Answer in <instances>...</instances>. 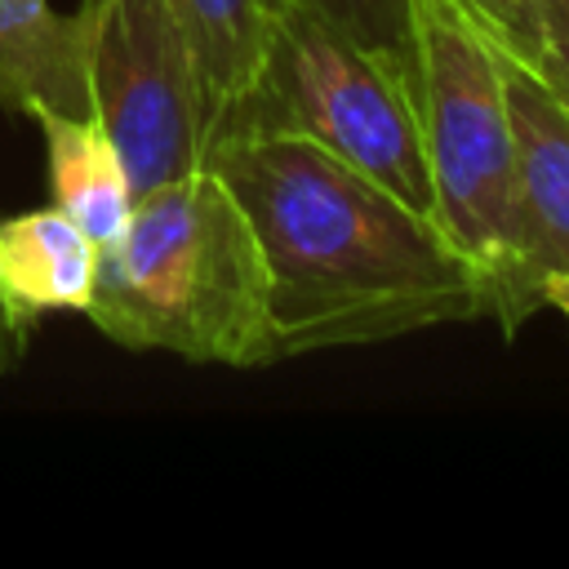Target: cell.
<instances>
[{"mask_svg":"<svg viewBox=\"0 0 569 569\" xmlns=\"http://www.w3.org/2000/svg\"><path fill=\"white\" fill-rule=\"evenodd\" d=\"M258 231L276 360L485 320V280L436 218L289 133H236L209 156Z\"/></svg>","mask_w":569,"mask_h":569,"instance_id":"obj_1","label":"cell"},{"mask_svg":"<svg viewBox=\"0 0 569 569\" xmlns=\"http://www.w3.org/2000/svg\"><path fill=\"white\" fill-rule=\"evenodd\" d=\"M84 316L129 351L222 369L276 365L267 258L231 182L204 164L138 191L120 240L98 249Z\"/></svg>","mask_w":569,"mask_h":569,"instance_id":"obj_2","label":"cell"},{"mask_svg":"<svg viewBox=\"0 0 569 569\" xmlns=\"http://www.w3.org/2000/svg\"><path fill=\"white\" fill-rule=\"evenodd\" d=\"M236 133L307 138L436 218L413 67L351 40L302 0H276L262 76Z\"/></svg>","mask_w":569,"mask_h":569,"instance_id":"obj_3","label":"cell"},{"mask_svg":"<svg viewBox=\"0 0 569 569\" xmlns=\"http://www.w3.org/2000/svg\"><path fill=\"white\" fill-rule=\"evenodd\" d=\"M413 102L440 231L489 289L507 262L511 116L502 53L467 0H413Z\"/></svg>","mask_w":569,"mask_h":569,"instance_id":"obj_4","label":"cell"},{"mask_svg":"<svg viewBox=\"0 0 569 569\" xmlns=\"http://www.w3.org/2000/svg\"><path fill=\"white\" fill-rule=\"evenodd\" d=\"M89 111L116 142L133 196L204 169L200 76L173 0H80Z\"/></svg>","mask_w":569,"mask_h":569,"instance_id":"obj_5","label":"cell"},{"mask_svg":"<svg viewBox=\"0 0 569 569\" xmlns=\"http://www.w3.org/2000/svg\"><path fill=\"white\" fill-rule=\"evenodd\" d=\"M498 53L511 116V213L507 262L489 289L485 320L516 338L547 307L551 284L569 276V98L507 40H498Z\"/></svg>","mask_w":569,"mask_h":569,"instance_id":"obj_6","label":"cell"},{"mask_svg":"<svg viewBox=\"0 0 569 569\" xmlns=\"http://www.w3.org/2000/svg\"><path fill=\"white\" fill-rule=\"evenodd\" d=\"M93 276L98 244L58 204L0 218V298L27 329L49 311H84Z\"/></svg>","mask_w":569,"mask_h":569,"instance_id":"obj_7","label":"cell"},{"mask_svg":"<svg viewBox=\"0 0 569 569\" xmlns=\"http://www.w3.org/2000/svg\"><path fill=\"white\" fill-rule=\"evenodd\" d=\"M191 40L196 76H200V111H204V156L236 133L271 40L276 0H173Z\"/></svg>","mask_w":569,"mask_h":569,"instance_id":"obj_8","label":"cell"},{"mask_svg":"<svg viewBox=\"0 0 569 569\" xmlns=\"http://www.w3.org/2000/svg\"><path fill=\"white\" fill-rule=\"evenodd\" d=\"M31 120L44 138L49 204H58L98 249H107L111 240H120L133 209V182L116 142L93 111L40 107Z\"/></svg>","mask_w":569,"mask_h":569,"instance_id":"obj_9","label":"cell"},{"mask_svg":"<svg viewBox=\"0 0 569 569\" xmlns=\"http://www.w3.org/2000/svg\"><path fill=\"white\" fill-rule=\"evenodd\" d=\"M0 107L13 116L89 111L80 13H58L49 0H0Z\"/></svg>","mask_w":569,"mask_h":569,"instance_id":"obj_10","label":"cell"},{"mask_svg":"<svg viewBox=\"0 0 569 569\" xmlns=\"http://www.w3.org/2000/svg\"><path fill=\"white\" fill-rule=\"evenodd\" d=\"M493 36L520 49L569 98V0H520Z\"/></svg>","mask_w":569,"mask_h":569,"instance_id":"obj_11","label":"cell"},{"mask_svg":"<svg viewBox=\"0 0 569 569\" xmlns=\"http://www.w3.org/2000/svg\"><path fill=\"white\" fill-rule=\"evenodd\" d=\"M351 40L413 67V0H302Z\"/></svg>","mask_w":569,"mask_h":569,"instance_id":"obj_12","label":"cell"},{"mask_svg":"<svg viewBox=\"0 0 569 569\" xmlns=\"http://www.w3.org/2000/svg\"><path fill=\"white\" fill-rule=\"evenodd\" d=\"M27 338H31V329H27V325L9 311V302L0 298V378H4V373H13V369L22 365Z\"/></svg>","mask_w":569,"mask_h":569,"instance_id":"obj_13","label":"cell"},{"mask_svg":"<svg viewBox=\"0 0 569 569\" xmlns=\"http://www.w3.org/2000/svg\"><path fill=\"white\" fill-rule=\"evenodd\" d=\"M467 4H471L489 27H502V22L516 13V4H520V0H467Z\"/></svg>","mask_w":569,"mask_h":569,"instance_id":"obj_14","label":"cell"},{"mask_svg":"<svg viewBox=\"0 0 569 569\" xmlns=\"http://www.w3.org/2000/svg\"><path fill=\"white\" fill-rule=\"evenodd\" d=\"M547 307H556V311H560V316L569 320V276L551 284V293H547Z\"/></svg>","mask_w":569,"mask_h":569,"instance_id":"obj_15","label":"cell"}]
</instances>
